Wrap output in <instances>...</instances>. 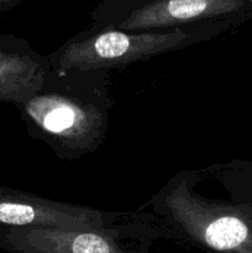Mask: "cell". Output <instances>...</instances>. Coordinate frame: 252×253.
I'll list each match as a JSON object with an SVG mask.
<instances>
[{
  "instance_id": "cell-2",
  "label": "cell",
  "mask_w": 252,
  "mask_h": 253,
  "mask_svg": "<svg viewBox=\"0 0 252 253\" xmlns=\"http://www.w3.org/2000/svg\"><path fill=\"white\" fill-rule=\"evenodd\" d=\"M110 71L51 69L43 85L15 108L29 135L63 161L79 160L103 145L114 105Z\"/></svg>"
},
{
  "instance_id": "cell-4",
  "label": "cell",
  "mask_w": 252,
  "mask_h": 253,
  "mask_svg": "<svg viewBox=\"0 0 252 253\" xmlns=\"http://www.w3.org/2000/svg\"><path fill=\"white\" fill-rule=\"evenodd\" d=\"M167 230L145 208L120 224L103 229L0 226V251L6 253H148Z\"/></svg>"
},
{
  "instance_id": "cell-1",
  "label": "cell",
  "mask_w": 252,
  "mask_h": 253,
  "mask_svg": "<svg viewBox=\"0 0 252 253\" xmlns=\"http://www.w3.org/2000/svg\"><path fill=\"white\" fill-rule=\"evenodd\" d=\"M226 197L197 189L192 169L170 178L148 202L168 240L214 253H252V161L202 168Z\"/></svg>"
},
{
  "instance_id": "cell-6",
  "label": "cell",
  "mask_w": 252,
  "mask_h": 253,
  "mask_svg": "<svg viewBox=\"0 0 252 253\" xmlns=\"http://www.w3.org/2000/svg\"><path fill=\"white\" fill-rule=\"evenodd\" d=\"M132 212L69 204L0 185V226L103 229L120 224Z\"/></svg>"
},
{
  "instance_id": "cell-7",
  "label": "cell",
  "mask_w": 252,
  "mask_h": 253,
  "mask_svg": "<svg viewBox=\"0 0 252 253\" xmlns=\"http://www.w3.org/2000/svg\"><path fill=\"white\" fill-rule=\"evenodd\" d=\"M48 56L12 34H0V104L16 106L41 89L51 72Z\"/></svg>"
},
{
  "instance_id": "cell-3",
  "label": "cell",
  "mask_w": 252,
  "mask_h": 253,
  "mask_svg": "<svg viewBox=\"0 0 252 253\" xmlns=\"http://www.w3.org/2000/svg\"><path fill=\"white\" fill-rule=\"evenodd\" d=\"M235 27L229 22L180 27L167 31L127 32L90 26L48 54L52 68L61 71L121 69L133 63L179 51Z\"/></svg>"
},
{
  "instance_id": "cell-8",
  "label": "cell",
  "mask_w": 252,
  "mask_h": 253,
  "mask_svg": "<svg viewBox=\"0 0 252 253\" xmlns=\"http://www.w3.org/2000/svg\"><path fill=\"white\" fill-rule=\"evenodd\" d=\"M22 0H0V14L12 9V7L16 6Z\"/></svg>"
},
{
  "instance_id": "cell-5",
  "label": "cell",
  "mask_w": 252,
  "mask_h": 253,
  "mask_svg": "<svg viewBox=\"0 0 252 253\" xmlns=\"http://www.w3.org/2000/svg\"><path fill=\"white\" fill-rule=\"evenodd\" d=\"M95 27L127 32L167 31L180 27L252 19L249 0H101L90 15Z\"/></svg>"
}]
</instances>
